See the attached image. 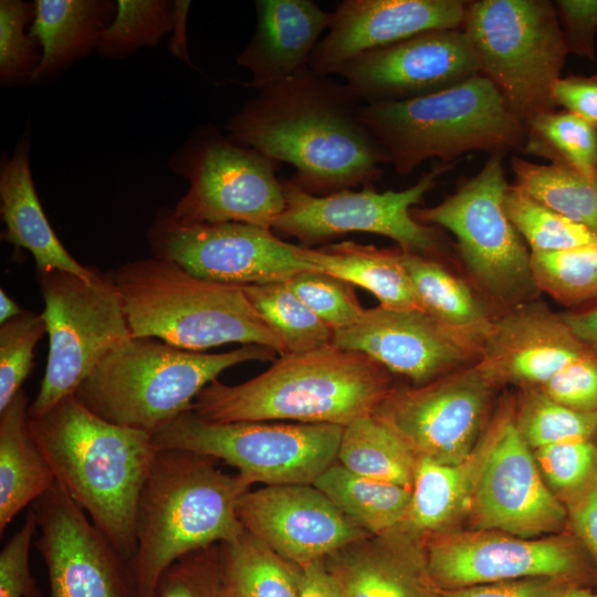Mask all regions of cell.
Here are the masks:
<instances>
[{"label":"cell","instance_id":"6da1fadb","mask_svg":"<svg viewBox=\"0 0 597 597\" xmlns=\"http://www.w3.org/2000/svg\"><path fill=\"white\" fill-rule=\"evenodd\" d=\"M226 124L237 145L295 168L290 179L325 196L371 186L389 157L360 118L364 105L344 82L312 71L256 90Z\"/></svg>","mask_w":597,"mask_h":597},{"label":"cell","instance_id":"7a4b0ae2","mask_svg":"<svg viewBox=\"0 0 597 597\" xmlns=\"http://www.w3.org/2000/svg\"><path fill=\"white\" fill-rule=\"evenodd\" d=\"M28 425L56 482L132 562L138 502L158 450L153 434L105 420L74 394Z\"/></svg>","mask_w":597,"mask_h":597},{"label":"cell","instance_id":"3957f363","mask_svg":"<svg viewBox=\"0 0 597 597\" xmlns=\"http://www.w3.org/2000/svg\"><path fill=\"white\" fill-rule=\"evenodd\" d=\"M389 371L363 353L334 344L286 353L265 371L238 385L219 380L191 411L211 422L293 421L346 427L373 416L390 392Z\"/></svg>","mask_w":597,"mask_h":597},{"label":"cell","instance_id":"277c9868","mask_svg":"<svg viewBox=\"0 0 597 597\" xmlns=\"http://www.w3.org/2000/svg\"><path fill=\"white\" fill-rule=\"evenodd\" d=\"M216 461L157 450L137 509L130 562L136 597H155L163 574L182 556L231 543L244 532L237 510L251 483L240 473H224Z\"/></svg>","mask_w":597,"mask_h":597},{"label":"cell","instance_id":"5b68a950","mask_svg":"<svg viewBox=\"0 0 597 597\" xmlns=\"http://www.w3.org/2000/svg\"><path fill=\"white\" fill-rule=\"evenodd\" d=\"M111 274L132 337L192 352L239 343L286 354L240 285L201 279L154 256L127 262Z\"/></svg>","mask_w":597,"mask_h":597},{"label":"cell","instance_id":"8992f818","mask_svg":"<svg viewBox=\"0 0 597 597\" xmlns=\"http://www.w3.org/2000/svg\"><path fill=\"white\" fill-rule=\"evenodd\" d=\"M260 345L223 353L186 350L153 337H132L109 353L75 391L97 416L149 433L191 410L198 395L228 368L275 360Z\"/></svg>","mask_w":597,"mask_h":597},{"label":"cell","instance_id":"52a82bcc","mask_svg":"<svg viewBox=\"0 0 597 597\" xmlns=\"http://www.w3.org/2000/svg\"><path fill=\"white\" fill-rule=\"evenodd\" d=\"M360 118L400 176L432 158L451 164L472 150L522 151L526 137L524 123L482 74L430 95L364 104Z\"/></svg>","mask_w":597,"mask_h":597},{"label":"cell","instance_id":"ba28073f","mask_svg":"<svg viewBox=\"0 0 597 597\" xmlns=\"http://www.w3.org/2000/svg\"><path fill=\"white\" fill-rule=\"evenodd\" d=\"M461 30L480 73L524 125L556 109L553 87L568 53L553 1H468Z\"/></svg>","mask_w":597,"mask_h":597},{"label":"cell","instance_id":"9c48e42d","mask_svg":"<svg viewBox=\"0 0 597 597\" xmlns=\"http://www.w3.org/2000/svg\"><path fill=\"white\" fill-rule=\"evenodd\" d=\"M503 154H492L481 170L461 181L442 202L411 210L420 223L442 227L457 240L464 266L478 287L504 311L535 301L531 251L507 218L509 188Z\"/></svg>","mask_w":597,"mask_h":597},{"label":"cell","instance_id":"30bf717a","mask_svg":"<svg viewBox=\"0 0 597 597\" xmlns=\"http://www.w3.org/2000/svg\"><path fill=\"white\" fill-rule=\"evenodd\" d=\"M344 427L282 421L211 422L186 411L153 433L158 450L222 460L251 484H313L337 459Z\"/></svg>","mask_w":597,"mask_h":597},{"label":"cell","instance_id":"8fae6325","mask_svg":"<svg viewBox=\"0 0 597 597\" xmlns=\"http://www.w3.org/2000/svg\"><path fill=\"white\" fill-rule=\"evenodd\" d=\"M49 354L28 417H40L75 394L95 367L132 338L112 274L96 270L87 280L70 272H38Z\"/></svg>","mask_w":597,"mask_h":597},{"label":"cell","instance_id":"7c38bea8","mask_svg":"<svg viewBox=\"0 0 597 597\" xmlns=\"http://www.w3.org/2000/svg\"><path fill=\"white\" fill-rule=\"evenodd\" d=\"M169 165L189 181L188 191L169 209L180 223L240 222L272 230L285 209L279 163L216 128L197 129Z\"/></svg>","mask_w":597,"mask_h":597},{"label":"cell","instance_id":"4fadbf2b","mask_svg":"<svg viewBox=\"0 0 597 597\" xmlns=\"http://www.w3.org/2000/svg\"><path fill=\"white\" fill-rule=\"evenodd\" d=\"M451 169V164L438 163L423 172L416 184L400 191L378 192L371 186L316 196L284 180L285 209L272 229L315 243L347 232H368L387 237L399 249L431 256L442 249L439 232L418 222L412 207L434 187L437 179Z\"/></svg>","mask_w":597,"mask_h":597},{"label":"cell","instance_id":"5bb4252c","mask_svg":"<svg viewBox=\"0 0 597 597\" xmlns=\"http://www.w3.org/2000/svg\"><path fill=\"white\" fill-rule=\"evenodd\" d=\"M147 239L154 258L175 262L189 273L213 282L259 285L285 282L314 270L301 245L289 243L271 229L248 223L185 224L163 209Z\"/></svg>","mask_w":597,"mask_h":597},{"label":"cell","instance_id":"9a60e30c","mask_svg":"<svg viewBox=\"0 0 597 597\" xmlns=\"http://www.w3.org/2000/svg\"><path fill=\"white\" fill-rule=\"evenodd\" d=\"M493 386L474 362L423 385L392 388L373 417L416 457L458 464L474 451Z\"/></svg>","mask_w":597,"mask_h":597},{"label":"cell","instance_id":"2e32d148","mask_svg":"<svg viewBox=\"0 0 597 597\" xmlns=\"http://www.w3.org/2000/svg\"><path fill=\"white\" fill-rule=\"evenodd\" d=\"M31 509L51 597H136L130 562L57 482Z\"/></svg>","mask_w":597,"mask_h":597},{"label":"cell","instance_id":"e0dca14e","mask_svg":"<svg viewBox=\"0 0 597 597\" xmlns=\"http://www.w3.org/2000/svg\"><path fill=\"white\" fill-rule=\"evenodd\" d=\"M484 444L470 502L475 523L524 538L563 526L566 510L542 480L515 418L501 417Z\"/></svg>","mask_w":597,"mask_h":597},{"label":"cell","instance_id":"ac0fdd59","mask_svg":"<svg viewBox=\"0 0 597 597\" xmlns=\"http://www.w3.org/2000/svg\"><path fill=\"white\" fill-rule=\"evenodd\" d=\"M336 74L363 104L370 105L430 95L481 73L465 33L443 29L366 51Z\"/></svg>","mask_w":597,"mask_h":597},{"label":"cell","instance_id":"d6986e66","mask_svg":"<svg viewBox=\"0 0 597 597\" xmlns=\"http://www.w3.org/2000/svg\"><path fill=\"white\" fill-rule=\"evenodd\" d=\"M428 573L440 590L528 577L577 575L582 559L565 538L530 540L491 532L440 534L426 548Z\"/></svg>","mask_w":597,"mask_h":597},{"label":"cell","instance_id":"ffe728a7","mask_svg":"<svg viewBox=\"0 0 597 597\" xmlns=\"http://www.w3.org/2000/svg\"><path fill=\"white\" fill-rule=\"evenodd\" d=\"M237 512L247 532L301 567L370 535L313 484L249 490Z\"/></svg>","mask_w":597,"mask_h":597},{"label":"cell","instance_id":"44dd1931","mask_svg":"<svg viewBox=\"0 0 597 597\" xmlns=\"http://www.w3.org/2000/svg\"><path fill=\"white\" fill-rule=\"evenodd\" d=\"M333 344L370 357L417 385L471 365L480 348L421 310L366 308L354 325L334 331Z\"/></svg>","mask_w":597,"mask_h":597},{"label":"cell","instance_id":"7402d4cb","mask_svg":"<svg viewBox=\"0 0 597 597\" xmlns=\"http://www.w3.org/2000/svg\"><path fill=\"white\" fill-rule=\"evenodd\" d=\"M468 1L344 0L310 61L316 73L332 75L355 56L416 34L462 29Z\"/></svg>","mask_w":597,"mask_h":597},{"label":"cell","instance_id":"603a6c76","mask_svg":"<svg viewBox=\"0 0 597 597\" xmlns=\"http://www.w3.org/2000/svg\"><path fill=\"white\" fill-rule=\"evenodd\" d=\"M586 347L561 313L532 301L494 317L476 363L494 386L540 388Z\"/></svg>","mask_w":597,"mask_h":597},{"label":"cell","instance_id":"cb8c5ba5","mask_svg":"<svg viewBox=\"0 0 597 597\" xmlns=\"http://www.w3.org/2000/svg\"><path fill=\"white\" fill-rule=\"evenodd\" d=\"M256 28L237 63L249 70L247 86L260 90L310 67L311 56L333 20L312 0H255Z\"/></svg>","mask_w":597,"mask_h":597},{"label":"cell","instance_id":"d4e9b609","mask_svg":"<svg viewBox=\"0 0 597 597\" xmlns=\"http://www.w3.org/2000/svg\"><path fill=\"white\" fill-rule=\"evenodd\" d=\"M397 538V530L368 535L323 559L345 597H441L425 554Z\"/></svg>","mask_w":597,"mask_h":597},{"label":"cell","instance_id":"484cf974","mask_svg":"<svg viewBox=\"0 0 597 597\" xmlns=\"http://www.w3.org/2000/svg\"><path fill=\"white\" fill-rule=\"evenodd\" d=\"M30 142L23 138L10 158L1 161L0 212L6 230L2 239L28 250L38 272L60 270L92 279L96 269L78 263L53 231L36 195L31 166Z\"/></svg>","mask_w":597,"mask_h":597},{"label":"cell","instance_id":"4316f807","mask_svg":"<svg viewBox=\"0 0 597 597\" xmlns=\"http://www.w3.org/2000/svg\"><path fill=\"white\" fill-rule=\"evenodd\" d=\"M29 34L41 46V61L30 83L46 80L97 50L113 21L108 0H36Z\"/></svg>","mask_w":597,"mask_h":597},{"label":"cell","instance_id":"83f0119b","mask_svg":"<svg viewBox=\"0 0 597 597\" xmlns=\"http://www.w3.org/2000/svg\"><path fill=\"white\" fill-rule=\"evenodd\" d=\"M301 254L314 270L369 291L380 306L423 311L400 249L343 241L321 248L301 245Z\"/></svg>","mask_w":597,"mask_h":597},{"label":"cell","instance_id":"f1b7e54d","mask_svg":"<svg viewBox=\"0 0 597 597\" xmlns=\"http://www.w3.org/2000/svg\"><path fill=\"white\" fill-rule=\"evenodd\" d=\"M28 397L21 389L0 411V534L17 514L56 483L28 425Z\"/></svg>","mask_w":597,"mask_h":597},{"label":"cell","instance_id":"f546056e","mask_svg":"<svg viewBox=\"0 0 597 597\" xmlns=\"http://www.w3.org/2000/svg\"><path fill=\"white\" fill-rule=\"evenodd\" d=\"M484 451L483 442L458 464L417 457L411 500L399 530L413 534L439 532L470 507Z\"/></svg>","mask_w":597,"mask_h":597},{"label":"cell","instance_id":"4dcf8cb0","mask_svg":"<svg viewBox=\"0 0 597 597\" xmlns=\"http://www.w3.org/2000/svg\"><path fill=\"white\" fill-rule=\"evenodd\" d=\"M422 308L480 348L496 315L470 285L431 256L401 250Z\"/></svg>","mask_w":597,"mask_h":597},{"label":"cell","instance_id":"1f68e13d","mask_svg":"<svg viewBox=\"0 0 597 597\" xmlns=\"http://www.w3.org/2000/svg\"><path fill=\"white\" fill-rule=\"evenodd\" d=\"M337 509L370 535L400 527L411 500V490L357 475L334 462L313 483Z\"/></svg>","mask_w":597,"mask_h":597},{"label":"cell","instance_id":"d6a6232c","mask_svg":"<svg viewBox=\"0 0 597 597\" xmlns=\"http://www.w3.org/2000/svg\"><path fill=\"white\" fill-rule=\"evenodd\" d=\"M337 459L357 475L412 489L416 454L373 416L344 427Z\"/></svg>","mask_w":597,"mask_h":597},{"label":"cell","instance_id":"836d02e7","mask_svg":"<svg viewBox=\"0 0 597 597\" xmlns=\"http://www.w3.org/2000/svg\"><path fill=\"white\" fill-rule=\"evenodd\" d=\"M513 184L531 198L597 234V175L511 158Z\"/></svg>","mask_w":597,"mask_h":597},{"label":"cell","instance_id":"e575fe53","mask_svg":"<svg viewBox=\"0 0 597 597\" xmlns=\"http://www.w3.org/2000/svg\"><path fill=\"white\" fill-rule=\"evenodd\" d=\"M226 569L234 597H300L301 566L245 530L226 543Z\"/></svg>","mask_w":597,"mask_h":597},{"label":"cell","instance_id":"d590c367","mask_svg":"<svg viewBox=\"0 0 597 597\" xmlns=\"http://www.w3.org/2000/svg\"><path fill=\"white\" fill-rule=\"evenodd\" d=\"M525 128L523 153L587 176L597 175V128L580 117L553 109L532 118Z\"/></svg>","mask_w":597,"mask_h":597},{"label":"cell","instance_id":"8d00e7d4","mask_svg":"<svg viewBox=\"0 0 597 597\" xmlns=\"http://www.w3.org/2000/svg\"><path fill=\"white\" fill-rule=\"evenodd\" d=\"M286 353H303L333 344L334 331L316 316L285 282L242 286Z\"/></svg>","mask_w":597,"mask_h":597},{"label":"cell","instance_id":"74e56055","mask_svg":"<svg viewBox=\"0 0 597 597\" xmlns=\"http://www.w3.org/2000/svg\"><path fill=\"white\" fill-rule=\"evenodd\" d=\"M538 292L574 308L597 301V243L559 251L531 252Z\"/></svg>","mask_w":597,"mask_h":597},{"label":"cell","instance_id":"f35d334b","mask_svg":"<svg viewBox=\"0 0 597 597\" xmlns=\"http://www.w3.org/2000/svg\"><path fill=\"white\" fill-rule=\"evenodd\" d=\"M504 210L531 252H549L597 243V234L510 185Z\"/></svg>","mask_w":597,"mask_h":597},{"label":"cell","instance_id":"ab89813d","mask_svg":"<svg viewBox=\"0 0 597 597\" xmlns=\"http://www.w3.org/2000/svg\"><path fill=\"white\" fill-rule=\"evenodd\" d=\"M175 1L119 0L97 52L102 57L122 59L142 46L156 45L174 25Z\"/></svg>","mask_w":597,"mask_h":597},{"label":"cell","instance_id":"60d3db41","mask_svg":"<svg viewBox=\"0 0 597 597\" xmlns=\"http://www.w3.org/2000/svg\"><path fill=\"white\" fill-rule=\"evenodd\" d=\"M516 427L535 449L567 441L593 440L597 434V412L568 408L532 388L515 417Z\"/></svg>","mask_w":597,"mask_h":597},{"label":"cell","instance_id":"b9f144b4","mask_svg":"<svg viewBox=\"0 0 597 597\" xmlns=\"http://www.w3.org/2000/svg\"><path fill=\"white\" fill-rule=\"evenodd\" d=\"M155 597H234L226 569V543L176 561L163 574Z\"/></svg>","mask_w":597,"mask_h":597},{"label":"cell","instance_id":"7bdbcfd3","mask_svg":"<svg viewBox=\"0 0 597 597\" xmlns=\"http://www.w3.org/2000/svg\"><path fill=\"white\" fill-rule=\"evenodd\" d=\"M46 333L44 317L24 311L0 326V411L17 394L33 367V353Z\"/></svg>","mask_w":597,"mask_h":597},{"label":"cell","instance_id":"ee69618b","mask_svg":"<svg viewBox=\"0 0 597 597\" xmlns=\"http://www.w3.org/2000/svg\"><path fill=\"white\" fill-rule=\"evenodd\" d=\"M35 4L21 0L0 1V83L10 86L31 80L41 61L39 43L25 31Z\"/></svg>","mask_w":597,"mask_h":597},{"label":"cell","instance_id":"f6af8a7d","mask_svg":"<svg viewBox=\"0 0 597 597\" xmlns=\"http://www.w3.org/2000/svg\"><path fill=\"white\" fill-rule=\"evenodd\" d=\"M285 283L333 331L354 325L366 310L352 284L321 271L300 272Z\"/></svg>","mask_w":597,"mask_h":597},{"label":"cell","instance_id":"bcb514c9","mask_svg":"<svg viewBox=\"0 0 597 597\" xmlns=\"http://www.w3.org/2000/svg\"><path fill=\"white\" fill-rule=\"evenodd\" d=\"M535 459L548 482L569 493L597 469V447L593 440L561 442L536 449Z\"/></svg>","mask_w":597,"mask_h":597},{"label":"cell","instance_id":"7dc6e473","mask_svg":"<svg viewBox=\"0 0 597 597\" xmlns=\"http://www.w3.org/2000/svg\"><path fill=\"white\" fill-rule=\"evenodd\" d=\"M540 389L568 408L597 412V349L587 346Z\"/></svg>","mask_w":597,"mask_h":597},{"label":"cell","instance_id":"c3c4849f","mask_svg":"<svg viewBox=\"0 0 597 597\" xmlns=\"http://www.w3.org/2000/svg\"><path fill=\"white\" fill-rule=\"evenodd\" d=\"M38 527L30 507L22 526L0 553V597H44L31 575L29 554Z\"/></svg>","mask_w":597,"mask_h":597},{"label":"cell","instance_id":"681fc988","mask_svg":"<svg viewBox=\"0 0 597 597\" xmlns=\"http://www.w3.org/2000/svg\"><path fill=\"white\" fill-rule=\"evenodd\" d=\"M568 54L596 59L597 0L553 1Z\"/></svg>","mask_w":597,"mask_h":597},{"label":"cell","instance_id":"f907efd6","mask_svg":"<svg viewBox=\"0 0 597 597\" xmlns=\"http://www.w3.org/2000/svg\"><path fill=\"white\" fill-rule=\"evenodd\" d=\"M575 586L564 577H528L441 590V597H558Z\"/></svg>","mask_w":597,"mask_h":597},{"label":"cell","instance_id":"816d5d0a","mask_svg":"<svg viewBox=\"0 0 597 597\" xmlns=\"http://www.w3.org/2000/svg\"><path fill=\"white\" fill-rule=\"evenodd\" d=\"M556 106L597 128V75L561 77L553 87Z\"/></svg>","mask_w":597,"mask_h":597},{"label":"cell","instance_id":"f5cc1de1","mask_svg":"<svg viewBox=\"0 0 597 597\" xmlns=\"http://www.w3.org/2000/svg\"><path fill=\"white\" fill-rule=\"evenodd\" d=\"M568 494L572 525L597 563V469L580 488Z\"/></svg>","mask_w":597,"mask_h":597},{"label":"cell","instance_id":"db71d44e","mask_svg":"<svg viewBox=\"0 0 597 597\" xmlns=\"http://www.w3.org/2000/svg\"><path fill=\"white\" fill-rule=\"evenodd\" d=\"M301 568L300 597H345L324 561H316Z\"/></svg>","mask_w":597,"mask_h":597},{"label":"cell","instance_id":"11a10c76","mask_svg":"<svg viewBox=\"0 0 597 597\" xmlns=\"http://www.w3.org/2000/svg\"><path fill=\"white\" fill-rule=\"evenodd\" d=\"M561 316L585 345L597 349V303L561 313Z\"/></svg>","mask_w":597,"mask_h":597},{"label":"cell","instance_id":"9f6ffc18","mask_svg":"<svg viewBox=\"0 0 597 597\" xmlns=\"http://www.w3.org/2000/svg\"><path fill=\"white\" fill-rule=\"evenodd\" d=\"M190 8V1H175L174 25L171 39L169 42L170 53L178 60L193 65L187 50V17Z\"/></svg>","mask_w":597,"mask_h":597},{"label":"cell","instance_id":"6f0895ef","mask_svg":"<svg viewBox=\"0 0 597 597\" xmlns=\"http://www.w3.org/2000/svg\"><path fill=\"white\" fill-rule=\"evenodd\" d=\"M23 310L7 294V292L0 290V323L4 324L6 322L12 320L13 317L21 314Z\"/></svg>","mask_w":597,"mask_h":597},{"label":"cell","instance_id":"680465c9","mask_svg":"<svg viewBox=\"0 0 597 597\" xmlns=\"http://www.w3.org/2000/svg\"><path fill=\"white\" fill-rule=\"evenodd\" d=\"M558 597H597V594L591 593L586 589H580L577 587H573L568 589L567 591L563 593Z\"/></svg>","mask_w":597,"mask_h":597}]
</instances>
